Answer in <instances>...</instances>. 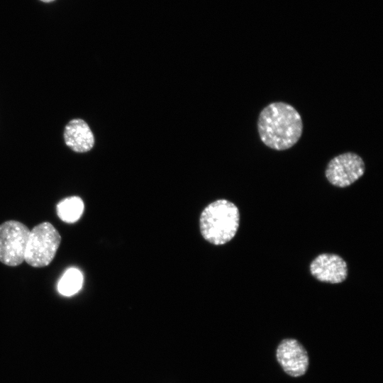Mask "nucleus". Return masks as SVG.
Masks as SVG:
<instances>
[{"mask_svg":"<svg viewBox=\"0 0 383 383\" xmlns=\"http://www.w3.org/2000/svg\"><path fill=\"white\" fill-rule=\"evenodd\" d=\"M83 284L82 273L77 268L68 269L60 278L58 292L63 296H70L78 292Z\"/></svg>","mask_w":383,"mask_h":383,"instance_id":"10","label":"nucleus"},{"mask_svg":"<svg viewBox=\"0 0 383 383\" xmlns=\"http://www.w3.org/2000/svg\"><path fill=\"white\" fill-rule=\"evenodd\" d=\"M30 230L23 223L10 220L0 225V262L16 267L25 260Z\"/></svg>","mask_w":383,"mask_h":383,"instance_id":"4","label":"nucleus"},{"mask_svg":"<svg viewBox=\"0 0 383 383\" xmlns=\"http://www.w3.org/2000/svg\"><path fill=\"white\" fill-rule=\"evenodd\" d=\"M309 270L317 280L330 284H339L348 275V268L344 259L337 254L322 253L311 262Z\"/></svg>","mask_w":383,"mask_h":383,"instance_id":"7","label":"nucleus"},{"mask_svg":"<svg viewBox=\"0 0 383 383\" xmlns=\"http://www.w3.org/2000/svg\"><path fill=\"white\" fill-rule=\"evenodd\" d=\"M257 131L266 146L276 150H287L301 136L302 119L292 105L282 101L273 102L260 113Z\"/></svg>","mask_w":383,"mask_h":383,"instance_id":"1","label":"nucleus"},{"mask_svg":"<svg viewBox=\"0 0 383 383\" xmlns=\"http://www.w3.org/2000/svg\"><path fill=\"white\" fill-rule=\"evenodd\" d=\"M84 205L82 199L77 196H68L61 200L57 205V214L64 222H77L84 212Z\"/></svg>","mask_w":383,"mask_h":383,"instance_id":"9","label":"nucleus"},{"mask_svg":"<svg viewBox=\"0 0 383 383\" xmlns=\"http://www.w3.org/2000/svg\"><path fill=\"white\" fill-rule=\"evenodd\" d=\"M365 165L357 154L348 152L335 156L330 160L326 169V177L333 186L347 187L365 173Z\"/></svg>","mask_w":383,"mask_h":383,"instance_id":"5","label":"nucleus"},{"mask_svg":"<svg viewBox=\"0 0 383 383\" xmlns=\"http://www.w3.org/2000/svg\"><path fill=\"white\" fill-rule=\"evenodd\" d=\"M240 224V211L233 202L218 199L209 204L201 213L200 231L204 238L222 245L235 235Z\"/></svg>","mask_w":383,"mask_h":383,"instance_id":"2","label":"nucleus"},{"mask_svg":"<svg viewBox=\"0 0 383 383\" xmlns=\"http://www.w3.org/2000/svg\"><path fill=\"white\" fill-rule=\"evenodd\" d=\"M40 1L45 3H49V2L53 1L54 0H40Z\"/></svg>","mask_w":383,"mask_h":383,"instance_id":"11","label":"nucleus"},{"mask_svg":"<svg viewBox=\"0 0 383 383\" xmlns=\"http://www.w3.org/2000/svg\"><path fill=\"white\" fill-rule=\"evenodd\" d=\"M61 243V235L49 222L41 223L30 232L25 261L33 267L48 266L54 259Z\"/></svg>","mask_w":383,"mask_h":383,"instance_id":"3","label":"nucleus"},{"mask_svg":"<svg viewBox=\"0 0 383 383\" xmlns=\"http://www.w3.org/2000/svg\"><path fill=\"white\" fill-rule=\"evenodd\" d=\"M276 357L284 372L289 376H302L308 370V353L302 344L296 339H283L277 348Z\"/></svg>","mask_w":383,"mask_h":383,"instance_id":"6","label":"nucleus"},{"mask_svg":"<svg viewBox=\"0 0 383 383\" xmlns=\"http://www.w3.org/2000/svg\"><path fill=\"white\" fill-rule=\"evenodd\" d=\"M65 144L74 152H86L94 145V136L88 124L81 118L68 122L64 131Z\"/></svg>","mask_w":383,"mask_h":383,"instance_id":"8","label":"nucleus"}]
</instances>
